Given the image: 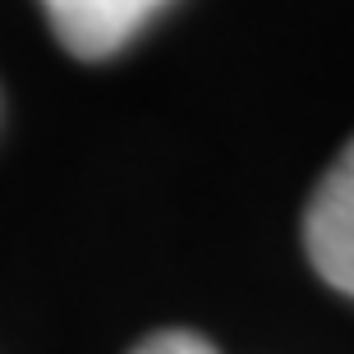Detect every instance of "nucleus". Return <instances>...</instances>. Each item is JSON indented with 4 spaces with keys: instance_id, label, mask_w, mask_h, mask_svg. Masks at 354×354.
Returning <instances> with one entry per match:
<instances>
[{
    "instance_id": "1",
    "label": "nucleus",
    "mask_w": 354,
    "mask_h": 354,
    "mask_svg": "<svg viewBox=\"0 0 354 354\" xmlns=\"http://www.w3.org/2000/svg\"><path fill=\"white\" fill-rule=\"evenodd\" d=\"M304 253L317 276L354 299V138L317 180L304 212Z\"/></svg>"
},
{
    "instance_id": "2",
    "label": "nucleus",
    "mask_w": 354,
    "mask_h": 354,
    "mask_svg": "<svg viewBox=\"0 0 354 354\" xmlns=\"http://www.w3.org/2000/svg\"><path fill=\"white\" fill-rule=\"evenodd\" d=\"M161 5L166 0H41L51 32L79 60L115 55Z\"/></svg>"
},
{
    "instance_id": "3",
    "label": "nucleus",
    "mask_w": 354,
    "mask_h": 354,
    "mask_svg": "<svg viewBox=\"0 0 354 354\" xmlns=\"http://www.w3.org/2000/svg\"><path fill=\"white\" fill-rule=\"evenodd\" d=\"M133 354H216V345L198 331H157L133 345Z\"/></svg>"
}]
</instances>
